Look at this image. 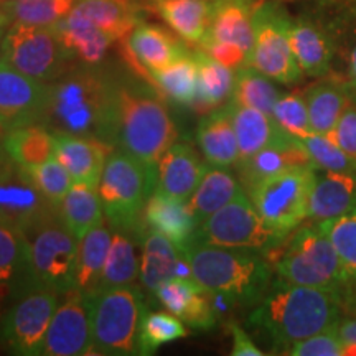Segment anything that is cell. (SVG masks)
Listing matches in <instances>:
<instances>
[{"mask_svg": "<svg viewBox=\"0 0 356 356\" xmlns=\"http://www.w3.org/2000/svg\"><path fill=\"white\" fill-rule=\"evenodd\" d=\"M341 310L346 315H356V280L350 279L340 292Z\"/></svg>", "mask_w": 356, "mask_h": 356, "instance_id": "db71d44e", "label": "cell"}, {"mask_svg": "<svg viewBox=\"0 0 356 356\" xmlns=\"http://www.w3.org/2000/svg\"><path fill=\"white\" fill-rule=\"evenodd\" d=\"M0 25H3V26H10L12 25L10 17L7 15L6 7H3V0H0Z\"/></svg>", "mask_w": 356, "mask_h": 356, "instance_id": "9f6ffc18", "label": "cell"}, {"mask_svg": "<svg viewBox=\"0 0 356 356\" xmlns=\"http://www.w3.org/2000/svg\"><path fill=\"white\" fill-rule=\"evenodd\" d=\"M78 0H3L12 24L53 26L73 10Z\"/></svg>", "mask_w": 356, "mask_h": 356, "instance_id": "7bdbcfd3", "label": "cell"}, {"mask_svg": "<svg viewBox=\"0 0 356 356\" xmlns=\"http://www.w3.org/2000/svg\"><path fill=\"white\" fill-rule=\"evenodd\" d=\"M7 29H8V26L0 25V53H2V43H3V37H6Z\"/></svg>", "mask_w": 356, "mask_h": 356, "instance_id": "680465c9", "label": "cell"}, {"mask_svg": "<svg viewBox=\"0 0 356 356\" xmlns=\"http://www.w3.org/2000/svg\"><path fill=\"white\" fill-rule=\"evenodd\" d=\"M178 275L191 277L185 249L165 236L145 229L140 246L139 279L142 287L155 293L162 284Z\"/></svg>", "mask_w": 356, "mask_h": 356, "instance_id": "ffe728a7", "label": "cell"}, {"mask_svg": "<svg viewBox=\"0 0 356 356\" xmlns=\"http://www.w3.org/2000/svg\"><path fill=\"white\" fill-rule=\"evenodd\" d=\"M60 299V293L38 282L19 293L0 315V346L12 355H42Z\"/></svg>", "mask_w": 356, "mask_h": 356, "instance_id": "30bf717a", "label": "cell"}, {"mask_svg": "<svg viewBox=\"0 0 356 356\" xmlns=\"http://www.w3.org/2000/svg\"><path fill=\"white\" fill-rule=\"evenodd\" d=\"M91 312L92 353L108 356L137 355V338L145 314L144 296L132 286L88 292Z\"/></svg>", "mask_w": 356, "mask_h": 356, "instance_id": "8992f818", "label": "cell"}, {"mask_svg": "<svg viewBox=\"0 0 356 356\" xmlns=\"http://www.w3.org/2000/svg\"><path fill=\"white\" fill-rule=\"evenodd\" d=\"M188 335L186 325L170 312H145L137 338V355H154L162 345Z\"/></svg>", "mask_w": 356, "mask_h": 356, "instance_id": "b9f144b4", "label": "cell"}, {"mask_svg": "<svg viewBox=\"0 0 356 356\" xmlns=\"http://www.w3.org/2000/svg\"><path fill=\"white\" fill-rule=\"evenodd\" d=\"M207 168V162H203L188 144L175 142L159 160L155 168V190L188 202Z\"/></svg>", "mask_w": 356, "mask_h": 356, "instance_id": "7402d4cb", "label": "cell"}, {"mask_svg": "<svg viewBox=\"0 0 356 356\" xmlns=\"http://www.w3.org/2000/svg\"><path fill=\"white\" fill-rule=\"evenodd\" d=\"M328 137L335 142L338 147L345 150L346 154L356 159V101L351 99V102L346 106V109L338 119L337 126L333 131L328 134Z\"/></svg>", "mask_w": 356, "mask_h": 356, "instance_id": "681fc988", "label": "cell"}, {"mask_svg": "<svg viewBox=\"0 0 356 356\" xmlns=\"http://www.w3.org/2000/svg\"><path fill=\"white\" fill-rule=\"evenodd\" d=\"M142 225L145 229L165 236L178 246L185 248L198 228L197 218L185 200L170 197L154 190L142 210Z\"/></svg>", "mask_w": 356, "mask_h": 356, "instance_id": "603a6c76", "label": "cell"}, {"mask_svg": "<svg viewBox=\"0 0 356 356\" xmlns=\"http://www.w3.org/2000/svg\"><path fill=\"white\" fill-rule=\"evenodd\" d=\"M213 0H159L157 13L184 42L200 44L210 29Z\"/></svg>", "mask_w": 356, "mask_h": 356, "instance_id": "e575fe53", "label": "cell"}, {"mask_svg": "<svg viewBox=\"0 0 356 356\" xmlns=\"http://www.w3.org/2000/svg\"><path fill=\"white\" fill-rule=\"evenodd\" d=\"M286 353L291 356H345V348L335 325L304 340L296 341L289 346Z\"/></svg>", "mask_w": 356, "mask_h": 356, "instance_id": "c3c4849f", "label": "cell"}, {"mask_svg": "<svg viewBox=\"0 0 356 356\" xmlns=\"http://www.w3.org/2000/svg\"><path fill=\"white\" fill-rule=\"evenodd\" d=\"M351 91H353V99L356 101V88H351Z\"/></svg>", "mask_w": 356, "mask_h": 356, "instance_id": "91938a15", "label": "cell"}, {"mask_svg": "<svg viewBox=\"0 0 356 356\" xmlns=\"http://www.w3.org/2000/svg\"><path fill=\"white\" fill-rule=\"evenodd\" d=\"M25 238L38 284L60 296L76 289L74 275L79 239L71 233L60 213L43 221Z\"/></svg>", "mask_w": 356, "mask_h": 356, "instance_id": "7c38bea8", "label": "cell"}, {"mask_svg": "<svg viewBox=\"0 0 356 356\" xmlns=\"http://www.w3.org/2000/svg\"><path fill=\"white\" fill-rule=\"evenodd\" d=\"M203 51H207L208 55L215 58V60L220 61L225 66H228L231 70L241 68L243 65H246L248 53L243 50V48L236 47V44L231 43H222V42H211V40H207V42H202L198 44Z\"/></svg>", "mask_w": 356, "mask_h": 356, "instance_id": "f907efd6", "label": "cell"}, {"mask_svg": "<svg viewBox=\"0 0 356 356\" xmlns=\"http://www.w3.org/2000/svg\"><path fill=\"white\" fill-rule=\"evenodd\" d=\"M119 84L84 66L48 83L42 126L51 132L95 137L114 147Z\"/></svg>", "mask_w": 356, "mask_h": 356, "instance_id": "6da1fadb", "label": "cell"}, {"mask_svg": "<svg viewBox=\"0 0 356 356\" xmlns=\"http://www.w3.org/2000/svg\"><path fill=\"white\" fill-rule=\"evenodd\" d=\"M60 38L71 60H76L84 66H96L108 55L114 42L95 22L89 20L76 6L63 20L51 26Z\"/></svg>", "mask_w": 356, "mask_h": 356, "instance_id": "cb8c5ba5", "label": "cell"}, {"mask_svg": "<svg viewBox=\"0 0 356 356\" xmlns=\"http://www.w3.org/2000/svg\"><path fill=\"white\" fill-rule=\"evenodd\" d=\"M48 83L29 76L0 60V129L42 124Z\"/></svg>", "mask_w": 356, "mask_h": 356, "instance_id": "2e32d148", "label": "cell"}, {"mask_svg": "<svg viewBox=\"0 0 356 356\" xmlns=\"http://www.w3.org/2000/svg\"><path fill=\"white\" fill-rule=\"evenodd\" d=\"M315 180V167L292 168L259 181L248 195L270 228L292 233L309 218V203Z\"/></svg>", "mask_w": 356, "mask_h": 356, "instance_id": "8fae6325", "label": "cell"}, {"mask_svg": "<svg viewBox=\"0 0 356 356\" xmlns=\"http://www.w3.org/2000/svg\"><path fill=\"white\" fill-rule=\"evenodd\" d=\"M318 225L335 248L348 279L356 280V208L330 220L318 221Z\"/></svg>", "mask_w": 356, "mask_h": 356, "instance_id": "ee69618b", "label": "cell"}, {"mask_svg": "<svg viewBox=\"0 0 356 356\" xmlns=\"http://www.w3.org/2000/svg\"><path fill=\"white\" fill-rule=\"evenodd\" d=\"M241 191H244L241 181H238L228 167L208 165L197 190L186 203L200 225L234 200Z\"/></svg>", "mask_w": 356, "mask_h": 356, "instance_id": "d6a6232c", "label": "cell"}, {"mask_svg": "<svg viewBox=\"0 0 356 356\" xmlns=\"http://www.w3.org/2000/svg\"><path fill=\"white\" fill-rule=\"evenodd\" d=\"M124 58L140 76L149 79L155 71H160L190 53L180 37L154 24L140 22L131 35L122 42Z\"/></svg>", "mask_w": 356, "mask_h": 356, "instance_id": "e0dca14e", "label": "cell"}, {"mask_svg": "<svg viewBox=\"0 0 356 356\" xmlns=\"http://www.w3.org/2000/svg\"><path fill=\"white\" fill-rule=\"evenodd\" d=\"M160 96L177 104L193 106L198 95V65L193 51L178 58L167 68L155 71L149 76Z\"/></svg>", "mask_w": 356, "mask_h": 356, "instance_id": "f35d334b", "label": "cell"}, {"mask_svg": "<svg viewBox=\"0 0 356 356\" xmlns=\"http://www.w3.org/2000/svg\"><path fill=\"white\" fill-rule=\"evenodd\" d=\"M337 330L343 341L345 355L356 356V315L341 317L337 323Z\"/></svg>", "mask_w": 356, "mask_h": 356, "instance_id": "f5cc1de1", "label": "cell"}, {"mask_svg": "<svg viewBox=\"0 0 356 356\" xmlns=\"http://www.w3.org/2000/svg\"><path fill=\"white\" fill-rule=\"evenodd\" d=\"M262 0H213L210 29L202 42L231 43L251 51L252 48V19ZM200 42V43H202Z\"/></svg>", "mask_w": 356, "mask_h": 356, "instance_id": "d4e9b609", "label": "cell"}, {"mask_svg": "<svg viewBox=\"0 0 356 356\" xmlns=\"http://www.w3.org/2000/svg\"><path fill=\"white\" fill-rule=\"evenodd\" d=\"M60 215L71 229V233L81 239L84 234L104 222V210H102L97 186L73 184L63 202L60 204Z\"/></svg>", "mask_w": 356, "mask_h": 356, "instance_id": "74e56055", "label": "cell"}, {"mask_svg": "<svg viewBox=\"0 0 356 356\" xmlns=\"http://www.w3.org/2000/svg\"><path fill=\"white\" fill-rule=\"evenodd\" d=\"M300 142L315 168L325 172H356V159L346 154L328 136L312 132Z\"/></svg>", "mask_w": 356, "mask_h": 356, "instance_id": "f6af8a7d", "label": "cell"}, {"mask_svg": "<svg viewBox=\"0 0 356 356\" xmlns=\"http://www.w3.org/2000/svg\"><path fill=\"white\" fill-rule=\"evenodd\" d=\"M226 106L229 109L236 137H238L239 160L251 157L264 147L291 137L280 129L273 115L254 108L238 104V102L231 99L226 102Z\"/></svg>", "mask_w": 356, "mask_h": 356, "instance_id": "f546056e", "label": "cell"}, {"mask_svg": "<svg viewBox=\"0 0 356 356\" xmlns=\"http://www.w3.org/2000/svg\"><path fill=\"white\" fill-rule=\"evenodd\" d=\"M356 208V172H327L315 180L309 218L325 221Z\"/></svg>", "mask_w": 356, "mask_h": 356, "instance_id": "4dcf8cb0", "label": "cell"}, {"mask_svg": "<svg viewBox=\"0 0 356 356\" xmlns=\"http://www.w3.org/2000/svg\"><path fill=\"white\" fill-rule=\"evenodd\" d=\"M291 24L286 8L274 0H262L252 19L254 37L246 65L280 84L299 83L304 74L291 47Z\"/></svg>", "mask_w": 356, "mask_h": 356, "instance_id": "9c48e42d", "label": "cell"}, {"mask_svg": "<svg viewBox=\"0 0 356 356\" xmlns=\"http://www.w3.org/2000/svg\"><path fill=\"white\" fill-rule=\"evenodd\" d=\"M273 118L280 129L293 139L300 140L312 134L309 111L302 92H287L280 96L274 106Z\"/></svg>", "mask_w": 356, "mask_h": 356, "instance_id": "bcb514c9", "label": "cell"}, {"mask_svg": "<svg viewBox=\"0 0 356 356\" xmlns=\"http://www.w3.org/2000/svg\"><path fill=\"white\" fill-rule=\"evenodd\" d=\"M184 249L191 277L228 304L256 305L274 280V267L259 251L198 243Z\"/></svg>", "mask_w": 356, "mask_h": 356, "instance_id": "3957f363", "label": "cell"}, {"mask_svg": "<svg viewBox=\"0 0 356 356\" xmlns=\"http://www.w3.org/2000/svg\"><path fill=\"white\" fill-rule=\"evenodd\" d=\"M55 155L70 172L74 184L99 185L102 170L114 147L95 137L73 136L66 132H53Z\"/></svg>", "mask_w": 356, "mask_h": 356, "instance_id": "d6986e66", "label": "cell"}, {"mask_svg": "<svg viewBox=\"0 0 356 356\" xmlns=\"http://www.w3.org/2000/svg\"><path fill=\"white\" fill-rule=\"evenodd\" d=\"M175 142V122L157 92L144 86L119 84L114 147L155 173L159 160Z\"/></svg>", "mask_w": 356, "mask_h": 356, "instance_id": "277c9868", "label": "cell"}, {"mask_svg": "<svg viewBox=\"0 0 356 356\" xmlns=\"http://www.w3.org/2000/svg\"><path fill=\"white\" fill-rule=\"evenodd\" d=\"M155 190V173L124 150H114L102 170L99 193L106 221L113 229L145 231L142 210Z\"/></svg>", "mask_w": 356, "mask_h": 356, "instance_id": "52a82bcc", "label": "cell"}, {"mask_svg": "<svg viewBox=\"0 0 356 356\" xmlns=\"http://www.w3.org/2000/svg\"><path fill=\"white\" fill-rule=\"evenodd\" d=\"M6 131L3 129H0V160H3L6 157H8L7 152H6V147H3V137H6Z\"/></svg>", "mask_w": 356, "mask_h": 356, "instance_id": "6f0895ef", "label": "cell"}, {"mask_svg": "<svg viewBox=\"0 0 356 356\" xmlns=\"http://www.w3.org/2000/svg\"><path fill=\"white\" fill-rule=\"evenodd\" d=\"M6 152L25 170H32L55 155V136L42 124L10 129L3 137Z\"/></svg>", "mask_w": 356, "mask_h": 356, "instance_id": "d590c367", "label": "cell"}, {"mask_svg": "<svg viewBox=\"0 0 356 356\" xmlns=\"http://www.w3.org/2000/svg\"><path fill=\"white\" fill-rule=\"evenodd\" d=\"M228 330L233 338V350L231 355L233 356H262L264 353L259 350L254 341L251 340V337L248 335L244 328L239 327L238 323H229Z\"/></svg>", "mask_w": 356, "mask_h": 356, "instance_id": "816d5d0a", "label": "cell"}, {"mask_svg": "<svg viewBox=\"0 0 356 356\" xmlns=\"http://www.w3.org/2000/svg\"><path fill=\"white\" fill-rule=\"evenodd\" d=\"M236 167H238L243 188L248 193L252 186L266 178L292 170V168L314 167V163H312L304 144L299 139L287 137L273 145L264 147L251 157L241 159L236 163Z\"/></svg>", "mask_w": 356, "mask_h": 356, "instance_id": "44dd1931", "label": "cell"}, {"mask_svg": "<svg viewBox=\"0 0 356 356\" xmlns=\"http://www.w3.org/2000/svg\"><path fill=\"white\" fill-rule=\"evenodd\" d=\"M92 353L91 312L88 296L79 289L61 296L42 348V356Z\"/></svg>", "mask_w": 356, "mask_h": 356, "instance_id": "9a60e30c", "label": "cell"}, {"mask_svg": "<svg viewBox=\"0 0 356 356\" xmlns=\"http://www.w3.org/2000/svg\"><path fill=\"white\" fill-rule=\"evenodd\" d=\"M145 231L113 229V239L106 257L97 289L132 286L139 279L142 236Z\"/></svg>", "mask_w": 356, "mask_h": 356, "instance_id": "f1b7e54d", "label": "cell"}, {"mask_svg": "<svg viewBox=\"0 0 356 356\" xmlns=\"http://www.w3.org/2000/svg\"><path fill=\"white\" fill-rule=\"evenodd\" d=\"M37 284L24 234L0 225V304Z\"/></svg>", "mask_w": 356, "mask_h": 356, "instance_id": "484cf974", "label": "cell"}, {"mask_svg": "<svg viewBox=\"0 0 356 356\" xmlns=\"http://www.w3.org/2000/svg\"><path fill=\"white\" fill-rule=\"evenodd\" d=\"M266 257L273 264L277 277L297 286L341 292L350 280L318 221L292 231L287 241Z\"/></svg>", "mask_w": 356, "mask_h": 356, "instance_id": "5b68a950", "label": "cell"}, {"mask_svg": "<svg viewBox=\"0 0 356 356\" xmlns=\"http://www.w3.org/2000/svg\"><path fill=\"white\" fill-rule=\"evenodd\" d=\"M348 73H350V86L356 88V43H355L353 50H351V55H350Z\"/></svg>", "mask_w": 356, "mask_h": 356, "instance_id": "11a10c76", "label": "cell"}, {"mask_svg": "<svg viewBox=\"0 0 356 356\" xmlns=\"http://www.w3.org/2000/svg\"><path fill=\"white\" fill-rule=\"evenodd\" d=\"M291 233L270 228L262 220L246 190L216 213L200 222L190 243L222 248H241L269 254L282 246Z\"/></svg>", "mask_w": 356, "mask_h": 356, "instance_id": "ba28073f", "label": "cell"}, {"mask_svg": "<svg viewBox=\"0 0 356 356\" xmlns=\"http://www.w3.org/2000/svg\"><path fill=\"white\" fill-rule=\"evenodd\" d=\"M160 304L195 330H210L216 323L213 296L193 277L178 275L162 284L154 293Z\"/></svg>", "mask_w": 356, "mask_h": 356, "instance_id": "ac0fdd59", "label": "cell"}, {"mask_svg": "<svg viewBox=\"0 0 356 356\" xmlns=\"http://www.w3.org/2000/svg\"><path fill=\"white\" fill-rule=\"evenodd\" d=\"M304 96L312 132L328 136L335 129L346 106L353 99V91L350 84L345 86L333 79H322L307 89Z\"/></svg>", "mask_w": 356, "mask_h": 356, "instance_id": "1f68e13d", "label": "cell"}, {"mask_svg": "<svg viewBox=\"0 0 356 356\" xmlns=\"http://www.w3.org/2000/svg\"><path fill=\"white\" fill-rule=\"evenodd\" d=\"M197 140L210 165L229 168L239 162L238 137L226 104L203 114L197 129Z\"/></svg>", "mask_w": 356, "mask_h": 356, "instance_id": "83f0119b", "label": "cell"}, {"mask_svg": "<svg viewBox=\"0 0 356 356\" xmlns=\"http://www.w3.org/2000/svg\"><path fill=\"white\" fill-rule=\"evenodd\" d=\"M198 65V95L193 108L200 114L221 108L233 96L236 70L225 66L202 48L193 51Z\"/></svg>", "mask_w": 356, "mask_h": 356, "instance_id": "836d02e7", "label": "cell"}, {"mask_svg": "<svg viewBox=\"0 0 356 356\" xmlns=\"http://www.w3.org/2000/svg\"><path fill=\"white\" fill-rule=\"evenodd\" d=\"M32 175L35 185L42 191L43 197L50 202L53 207L60 210V204L68 193L71 185L74 184L70 172L66 170L63 163L58 160L56 155H53L47 162L40 163L32 170H29Z\"/></svg>", "mask_w": 356, "mask_h": 356, "instance_id": "7dc6e473", "label": "cell"}, {"mask_svg": "<svg viewBox=\"0 0 356 356\" xmlns=\"http://www.w3.org/2000/svg\"><path fill=\"white\" fill-rule=\"evenodd\" d=\"M76 8L108 33L114 43L126 40L142 22L137 8L127 0H78Z\"/></svg>", "mask_w": 356, "mask_h": 356, "instance_id": "ab89813d", "label": "cell"}, {"mask_svg": "<svg viewBox=\"0 0 356 356\" xmlns=\"http://www.w3.org/2000/svg\"><path fill=\"white\" fill-rule=\"evenodd\" d=\"M0 60L44 83L66 73L73 61L51 26H33L19 22H13L7 29Z\"/></svg>", "mask_w": 356, "mask_h": 356, "instance_id": "4fadbf2b", "label": "cell"}, {"mask_svg": "<svg viewBox=\"0 0 356 356\" xmlns=\"http://www.w3.org/2000/svg\"><path fill=\"white\" fill-rule=\"evenodd\" d=\"M113 239V228L109 222H101L79 239L76 257V289L84 293L92 292L99 282L102 267Z\"/></svg>", "mask_w": 356, "mask_h": 356, "instance_id": "8d00e7d4", "label": "cell"}, {"mask_svg": "<svg viewBox=\"0 0 356 356\" xmlns=\"http://www.w3.org/2000/svg\"><path fill=\"white\" fill-rule=\"evenodd\" d=\"M338 291L297 286L274 279L249 315V325L264 332L275 348L287 350L296 341L335 327L341 317Z\"/></svg>", "mask_w": 356, "mask_h": 356, "instance_id": "7a4b0ae2", "label": "cell"}, {"mask_svg": "<svg viewBox=\"0 0 356 356\" xmlns=\"http://www.w3.org/2000/svg\"><path fill=\"white\" fill-rule=\"evenodd\" d=\"M280 96H282V92L274 84V79L266 76L261 71L249 65H243L241 68L236 70V81L231 101L273 115L274 106Z\"/></svg>", "mask_w": 356, "mask_h": 356, "instance_id": "60d3db41", "label": "cell"}, {"mask_svg": "<svg viewBox=\"0 0 356 356\" xmlns=\"http://www.w3.org/2000/svg\"><path fill=\"white\" fill-rule=\"evenodd\" d=\"M56 213L29 170L10 157L0 160V225L26 236Z\"/></svg>", "mask_w": 356, "mask_h": 356, "instance_id": "5bb4252c", "label": "cell"}, {"mask_svg": "<svg viewBox=\"0 0 356 356\" xmlns=\"http://www.w3.org/2000/svg\"><path fill=\"white\" fill-rule=\"evenodd\" d=\"M289 37L293 55L304 74L310 78H323L330 71L335 44L322 25L300 17L292 20Z\"/></svg>", "mask_w": 356, "mask_h": 356, "instance_id": "4316f807", "label": "cell"}]
</instances>
